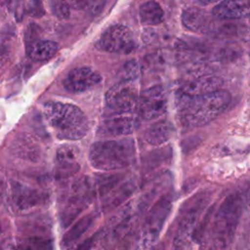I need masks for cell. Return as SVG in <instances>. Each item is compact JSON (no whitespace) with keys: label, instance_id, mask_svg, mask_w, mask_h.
<instances>
[{"label":"cell","instance_id":"obj_5","mask_svg":"<svg viewBox=\"0 0 250 250\" xmlns=\"http://www.w3.org/2000/svg\"><path fill=\"white\" fill-rule=\"evenodd\" d=\"M172 207V198L170 195L162 196L149 210L142 229L139 247L146 250L152 246L158 238L163 228L164 222L168 217Z\"/></svg>","mask_w":250,"mask_h":250},{"label":"cell","instance_id":"obj_13","mask_svg":"<svg viewBox=\"0 0 250 250\" xmlns=\"http://www.w3.org/2000/svg\"><path fill=\"white\" fill-rule=\"evenodd\" d=\"M212 13L220 19H241L249 15V3L246 1H223L217 4Z\"/></svg>","mask_w":250,"mask_h":250},{"label":"cell","instance_id":"obj_22","mask_svg":"<svg viewBox=\"0 0 250 250\" xmlns=\"http://www.w3.org/2000/svg\"><path fill=\"white\" fill-rule=\"evenodd\" d=\"M151 250H165V247H164V244L162 242H160L157 245H155Z\"/></svg>","mask_w":250,"mask_h":250},{"label":"cell","instance_id":"obj_14","mask_svg":"<svg viewBox=\"0 0 250 250\" xmlns=\"http://www.w3.org/2000/svg\"><path fill=\"white\" fill-rule=\"evenodd\" d=\"M172 135V126L167 120H160L148 127L145 134V140L150 145H161L167 142Z\"/></svg>","mask_w":250,"mask_h":250},{"label":"cell","instance_id":"obj_7","mask_svg":"<svg viewBox=\"0 0 250 250\" xmlns=\"http://www.w3.org/2000/svg\"><path fill=\"white\" fill-rule=\"evenodd\" d=\"M96 47L104 52L127 54L135 47L131 30L122 24H114L108 27L99 38Z\"/></svg>","mask_w":250,"mask_h":250},{"label":"cell","instance_id":"obj_23","mask_svg":"<svg viewBox=\"0 0 250 250\" xmlns=\"http://www.w3.org/2000/svg\"><path fill=\"white\" fill-rule=\"evenodd\" d=\"M209 250H218V248H217L215 245H213L212 247H210V248H209Z\"/></svg>","mask_w":250,"mask_h":250},{"label":"cell","instance_id":"obj_19","mask_svg":"<svg viewBox=\"0 0 250 250\" xmlns=\"http://www.w3.org/2000/svg\"><path fill=\"white\" fill-rule=\"evenodd\" d=\"M18 247L20 250H53V242L47 238L33 236L22 239Z\"/></svg>","mask_w":250,"mask_h":250},{"label":"cell","instance_id":"obj_10","mask_svg":"<svg viewBox=\"0 0 250 250\" xmlns=\"http://www.w3.org/2000/svg\"><path fill=\"white\" fill-rule=\"evenodd\" d=\"M102 80L101 75L88 66L77 67L66 75L62 84L64 89L72 93H80L93 89Z\"/></svg>","mask_w":250,"mask_h":250},{"label":"cell","instance_id":"obj_16","mask_svg":"<svg viewBox=\"0 0 250 250\" xmlns=\"http://www.w3.org/2000/svg\"><path fill=\"white\" fill-rule=\"evenodd\" d=\"M59 50V44L51 40H39L33 43L28 50L29 57L36 62L47 61L54 57Z\"/></svg>","mask_w":250,"mask_h":250},{"label":"cell","instance_id":"obj_11","mask_svg":"<svg viewBox=\"0 0 250 250\" xmlns=\"http://www.w3.org/2000/svg\"><path fill=\"white\" fill-rule=\"evenodd\" d=\"M139 126L138 120L130 115H112L101 122L98 134L102 137H116L129 135L133 133Z\"/></svg>","mask_w":250,"mask_h":250},{"label":"cell","instance_id":"obj_4","mask_svg":"<svg viewBox=\"0 0 250 250\" xmlns=\"http://www.w3.org/2000/svg\"><path fill=\"white\" fill-rule=\"evenodd\" d=\"M242 201L238 195H230L221 204L215 218V246L228 247L234 236L241 215Z\"/></svg>","mask_w":250,"mask_h":250},{"label":"cell","instance_id":"obj_18","mask_svg":"<svg viewBox=\"0 0 250 250\" xmlns=\"http://www.w3.org/2000/svg\"><path fill=\"white\" fill-rule=\"evenodd\" d=\"M94 221L93 215H88L80 219L68 231L65 232V234L62 236V245L63 247H68L69 245L73 244L78 238H80L86 230L91 227L92 223Z\"/></svg>","mask_w":250,"mask_h":250},{"label":"cell","instance_id":"obj_8","mask_svg":"<svg viewBox=\"0 0 250 250\" xmlns=\"http://www.w3.org/2000/svg\"><path fill=\"white\" fill-rule=\"evenodd\" d=\"M206 202L207 199L204 196L200 197L190 204L183 214L172 242L171 250H186Z\"/></svg>","mask_w":250,"mask_h":250},{"label":"cell","instance_id":"obj_2","mask_svg":"<svg viewBox=\"0 0 250 250\" xmlns=\"http://www.w3.org/2000/svg\"><path fill=\"white\" fill-rule=\"evenodd\" d=\"M44 115L58 138L78 140L89 130L84 112L76 105L61 102H48L43 107Z\"/></svg>","mask_w":250,"mask_h":250},{"label":"cell","instance_id":"obj_3","mask_svg":"<svg viewBox=\"0 0 250 250\" xmlns=\"http://www.w3.org/2000/svg\"><path fill=\"white\" fill-rule=\"evenodd\" d=\"M135 155L136 148L133 140L121 139L95 143L91 146L89 159L94 168L111 171L130 166Z\"/></svg>","mask_w":250,"mask_h":250},{"label":"cell","instance_id":"obj_1","mask_svg":"<svg viewBox=\"0 0 250 250\" xmlns=\"http://www.w3.org/2000/svg\"><path fill=\"white\" fill-rule=\"evenodd\" d=\"M230 100V94L222 89L192 97L178 94L177 106L184 124L199 127L206 125L222 114L227 109Z\"/></svg>","mask_w":250,"mask_h":250},{"label":"cell","instance_id":"obj_15","mask_svg":"<svg viewBox=\"0 0 250 250\" xmlns=\"http://www.w3.org/2000/svg\"><path fill=\"white\" fill-rule=\"evenodd\" d=\"M182 21L188 29L196 32H203L208 25L207 18L203 11L194 7H188L184 10Z\"/></svg>","mask_w":250,"mask_h":250},{"label":"cell","instance_id":"obj_20","mask_svg":"<svg viewBox=\"0 0 250 250\" xmlns=\"http://www.w3.org/2000/svg\"><path fill=\"white\" fill-rule=\"evenodd\" d=\"M50 6L53 14L57 16L59 19L64 20V19H67L70 15V7L66 2L53 1V2H50Z\"/></svg>","mask_w":250,"mask_h":250},{"label":"cell","instance_id":"obj_21","mask_svg":"<svg viewBox=\"0 0 250 250\" xmlns=\"http://www.w3.org/2000/svg\"><path fill=\"white\" fill-rule=\"evenodd\" d=\"M95 237H96V236L94 235V236L88 238L87 240H85V241L77 248V250H90V248H91V246H92V243H93Z\"/></svg>","mask_w":250,"mask_h":250},{"label":"cell","instance_id":"obj_17","mask_svg":"<svg viewBox=\"0 0 250 250\" xmlns=\"http://www.w3.org/2000/svg\"><path fill=\"white\" fill-rule=\"evenodd\" d=\"M139 16L140 21L144 24L155 25L163 21L164 13L158 3L154 1H148L141 5Z\"/></svg>","mask_w":250,"mask_h":250},{"label":"cell","instance_id":"obj_12","mask_svg":"<svg viewBox=\"0 0 250 250\" xmlns=\"http://www.w3.org/2000/svg\"><path fill=\"white\" fill-rule=\"evenodd\" d=\"M223 85V80L217 76H203L195 78L186 83L181 89L179 94L192 97L211 93L220 90Z\"/></svg>","mask_w":250,"mask_h":250},{"label":"cell","instance_id":"obj_9","mask_svg":"<svg viewBox=\"0 0 250 250\" xmlns=\"http://www.w3.org/2000/svg\"><path fill=\"white\" fill-rule=\"evenodd\" d=\"M167 107V98L160 86H153L144 90L138 96L137 112L144 120H152L161 116Z\"/></svg>","mask_w":250,"mask_h":250},{"label":"cell","instance_id":"obj_6","mask_svg":"<svg viewBox=\"0 0 250 250\" xmlns=\"http://www.w3.org/2000/svg\"><path fill=\"white\" fill-rule=\"evenodd\" d=\"M137 103V91L126 81L113 86L105 95V110L109 116L130 114L136 111Z\"/></svg>","mask_w":250,"mask_h":250}]
</instances>
